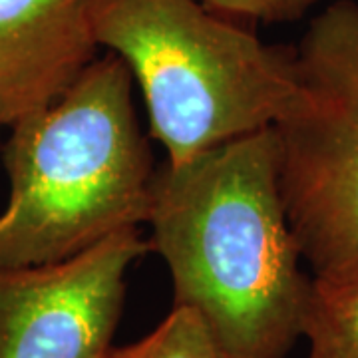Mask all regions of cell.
<instances>
[{
    "mask_svg": "<svg viewBox=\"0 0 358 358\" xmlns=\"http://www.w3.org/2000/svg\"><path fill=\"white\" fill-rule=\"evenodd\" d=\"M150 249L225 358H287L313 277L303 271L277 176L273 128L155 169Z\"/></svg>",
    "mask_w": 358,
    "mask_h": 358,
    "instance_id": "cell-1",
    "label": "cell"
},
{
    "mask_svg": "<svg viewBox=\"0 0 358 358\" xmlns=\"http://www.w3.org/2000/svg\"><path fill=\"white\" fill-rule=\"evenodd\" d=\"M131 82L128 64L108 52L56 102L10 128L0 268L58 263L145 223L155 167Z\"/></svg>",
    "mask_w": 358,
    "mask_h": 358,
    "instance_id": "cell-2",
    "label": "cell"
},
{
    "mask_svg": "<svg viewBox=\"0 0 358 358\" xmlns=\"http://www.w3.org/2000/svg\"><path fill=\"white\" fill-rule=\"evenodd\" d=\"M88 18L138 82L169 166L271 128L293 98L294 48L199 0H90Z\"/></svg>",
    "mask_w": 358,
    "mask_h": 358,
    "instance_id": "cell-3",
    "label": "cell"
},
{
    "mask_svg": "<svg viewBox=\"0 0 358 358\" xmlns=\"http://www.w3.org/2000/svg\"><path fill=\"white\" fill-rule=\"evenodd\" d=\"M289 227L313 277L358 267V0L313 18L294 94L271 126Z\"/></svg>",
    "mask_w": 358,
    "mask_h": 358,
    "instance_id": "cell-4",
    "label": "cell"
},
{
    "mask_svg": "<svg viewBox=\"0 0 358 358\" xmlns=\"http://www.w3.org/2000/svg\"><path fill=\"white\" fill-rule=\"evenodd\" d=\"M148 251L136 227L58 263L0 268V358L106 357L128 271Z\"/></svg>",
    "mask_w": 358,
    "mask_h": 358,
    "instance_id": "cell-5",
    "label": "cell"
},
{
    "mask_svg": "<svg viewBox=\"0 0 358 358\" xmlns=\"http://www.w3.org/2000/svg\"><path fill=\"white\" fill-rule=\"evenodd\" d=\"M90 0H0V126L56 102L96 58Z\"/></svg>",
    "mask_w": 358,
    "mask_h": 358,
    "instance_id": "cell-6",
    "label": "cell"
},
{
    "mask_svg": "<svg viewBox=\"0 0 358 358\" xmlns=\"http://www.w3.org/2000/svg\"><path fill=\"white\" fill-rule=\"evenodd\" d=\"M303 338L307 358H358V267L313 277Z\"/></svg>",
    "mask_w": 358,
    "mask_h": 358,
    "instance_id": "cell-7",
    "label": "cell"
},
{
    "mask_svg": "<svg viewBox=\"0 0 358 358\" xmlns=\"http://www.w3.org/2000/svg\"><path fill=\"white\" fill-rule=\"evenodd\" d=\"M103 358H225L201 319L185 307L171 308L154 331L138 343L110 348Z\"/></svg>",
    "mask_w": 358,
    "mask_h": 358,
    "instance_id": "cell-8",
    "label": "cell"
},
{
    "mask_svg": "<svg viewBox=\"0 0 358 358\" xmlns=\"http://www.w3.org/2000/svg\"><path fill=\"white\" fill-rule=\"evenodd\" d=\"M322 0H203L207 8L237 22L287 24L301 20Z\"/></svg>",
    "mask_w": 358,
    "mask_h": 358,
    "instance_id": "cell-9",
    "label": "cell"
}]
</instances>
